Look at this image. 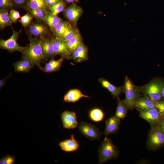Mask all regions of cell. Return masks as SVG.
I'll return each mask as SVG.
<instances>
[{
  "mask_svg": "<svg viewBox=\"0 0 164 164\" xmlns=\"http://www.w3.org/2000/svg\"><path fill=\"white\" fill-rule=\"evenodd\" d=\"M25 7L28 10L36 9L47 10L48 9L44 0H29Z\"/></svg>",
  "mask_w": 164,
  "mask_h": 164,
  "instance_id": "24",
  "label": "cell"
},
{
  "mask_svg": "<svg viewBox=\"0 0 164 164\" xmlns=\"http://www.w3.org/2000/svg\"><path fill=\"white\" fill-rule=\"evenodd\" d=\"M162 98L164 100V86L162 88L161 91Z\"/></svg>",
  "mask_w": 164,
  "mask_h": 164,
  "instance_id": "42",
  "label": "cell"
},
{
  "mask_svg": "<svg viewBox=\"0 0 164 164\" xmlns=\"http://www.w3.org/2000/svg\"><path fill=\"white\" fill-rule=\"evenodd\" d=\"M13 157L8 155L2 158L0 161V164H12L14 163Z\"/></svg>",
  "mask_w": 164,
  "mask_h": 164,
  "instance_id": "36",
  "label": "cell"
},
{
  "mask_svg": "<svg viewBox=\"0 0 164 164\" xmlns=\"http://www.w3.org/2000/svg\"><path fill=\"white\" fill-rule=\"evenodd\" d=\"M79 32L78 29L69 22L64 33L63 39L67 42L73 38Z\"/></svg>",
  "mask_w": 164,
  "mask_h": 164,
  "instance_id": "29",
  "label": "cell"
},
{
  "mask_svg": "<svg viewBox=\"0 0 164 164\" xmlns=\"http://www.w3.org/2000/svg\"><path fill=\"white\" fill-rule=\"evenodd\" d=\"M33 17L31 14L27 13L21 17L19 21L24 28H26L30 24Z\"/></svg>",
  "mask_w": 164,
  "mask_h": 164,
  "instance_id": "32",
  "label": "cell"
},
{
  "mask_svg": "<svg viewBox=\"0 0 164 164\" xmlns=\"http://www.w3.org/2000/svg\"><path fill=\"white\" fill-rule=\"evenodd\" d=\"M82 42V37L79 32L70 40L66 42L69 51L71 54Z\"/></svg>",
  "mask_w": 164,
  "mask_h": 164,
  "instance_id": "25",
  "label": "cell"
},
{
  "mask_svg": "<svg viewBox=\"0 0 164 164\" xmlns=\"http://www.w3.org/2000/svg\"><path fill=\"white\" fill-rule=\"evenodd\" d=\"M155 125L157 126L164 133V118L159 121Z\"/></svg>",
  "mask_w": 164,
  "mask_h": 164,
  "instance_id": "39",
  "label": "cell"
},
{
  "mask_svg": "<svg viewBox=\"0 0 164 164\" xmlns=\"http://www.w3.org/2000/svg\"><path fill=\"white\" fill-rule=\"evenodd\" d=\"M98 82L102 87L106 88L114 97L117 99L123 92V87H116L103 77L99 79Z\"/></svg>",
  "mask_w": 164,
  "mask_h": 164,
  "instance_id": "17",
  "label": "cell"
},
{
  "mask_svg": "<svg viewBox=\"0 0 164 164\" xmlns=\"http://www.w3.org/2000/svg\"><path fill=\"white\" fill-rule=\"evenodd\" d=\"M54 51L56 55H59L64 58L69 59L70 58V53L66 42L63 39L56 38H53Z\"/></svg>",
  "mask_w": 164,
  "mask_h": 164,
  "instance_id": "11",
  "label": "cell"
},
{
  "mask_svg": "<svg viewBox=\"0 0 164 164\" xmlns=\"http://www.w3.org/2000/svg\"><path fill=\"white\" fill-rule=\"evenodd\" d=\"M69 22L62 20L55 28L53 33L55 38L63 39V36Z\"/></svg>",
  "mask_w": 164,
  "mask_h": 164,
  "instance_id": "26",
  "label": "cell"
},
{
  "mask_svg": "<svg viewBox=\"0 0 164 164\" xmlns=\"http://www.w3.org/2000/svg\"><path fill=\"white\" fill-rule=\"evenodd\" d=\"M9 16L11 21L14 23H15L18 19L21 17L19 12L13 9L10 11Z\"/></svg>",
  "mask_w": 164,
  "mask_h": 164,
  "instance_id": "35",
  "label": "cell"
},
{
  "mask_svg": "<svg viewBox=\"0 0 164 164\" xmlns=\"http://www.w3.org/2000/svg\"><path fill=\"white\" fill-rule=\"evenodd\" d=\"M64 59L62 57L57 60H55L52 58L48 62L45 64V66L42 67L41 70L46 73L57 71L61 67Z\"/></svg>",
  "mask_w": 164,
  "mask_h": 164,
  "instance_id": "18",
  "label": "cell"
},
{
  "mask_svg": "<svg viewBox=\"0 0 164 164\" xmlns=\"http://www.w3.org/2000/svg\"><path fill=\"white\" fill-rule=\"evenodd\" d=\"M118 104L114 116L120 119H123L126 116L127 110V106L124 100L118 99Z\"/></svg>",
  "mask_w": 164,
  "mask_h": 164,
  "instance_id": "23",
  "label": "cell"
},
{
  "mask_svg": "<svg viewBox=\"0 0 164 164\" xmlns=\"http://www.w3.org/2000/svg\"><path fill=\"white\" fill-rule=\"evenodd\" d=\"M13 3L12 0H0V10H8L12 7Z\"/></svg>",
  "mask_w": 164,
  "mask_h": 164,
  "instance_id": "33",
  "label": "cell"
},
{
  "mask_svg": "<svg viewBox=\"0 0 164 164\" xmlns=\"http://www.w3.org/2000/svg\"><path fill=\"white\" fill-rule=\"evenodd\" d=\"M98 162L102 164L118 156L119 150L111 140L108 137L104 139L98 149Z\"/></svg>",
  "mask_w": 164,
  "mask_h": 164,
  "instance_id": "2",
  "label": "cell"
},
{
  "mask_svg": "<svg viewBox=\"0 0 164 164\" xmlns=\"http://www.w3.org/2000/svg\"><path fill=\"white\" fill-rule=\"evenodd\" d=\"M53 39L44 38L41 39V46L45 61L50 58L56 55L54 51Z\"/></svg>",
  "mask_w": 164,
  "mask_h": 164,
  "instance_id": "13",
  "label": "cell"
},
{
  "mask_svg": "<svg viewBox=\"0 0 164 164\" xmlns=\"http://www.w3.org/2000/svg\"><path fill=\"white\" fill-rule=\"evenodd\" d=\"M12 33L11 36L8 39L5 40L1 39L0 41V47L2 49L6 50L10 52L18 51L24 52L28 48V46L23 47L19 45L17 43L18 36L21 30L15 31L12 27Z\"/></svg>",
  "mask_w": 164,
  "mask_h": 164,
  "instance_id": "6",
  "label": "cell"
},
{
  "mask_svg": "<svg viewBox=\"0 0 164 164\" xmlns=\"http://www.w3.org/2000/svg\"><path fill=\"white\" fill-rule=\"evenodd\" d=\"M28 31L31 35L41 39L46 38L49 33L47 26L44 24L38 22L30 24Z\"/></svg>",
  "mask_w": 164,
  "mask_h": 164,
  "instance_id": "10",
  "label": "cell"
},
{
  "mask_svg": "<svg viewBox=\"0 0 164 164\" xmlns=\"http://www.w3.org/2000/svg\"><path fill=\"white\" fill-rule=\"evenodd\" d=\"M123 92L125 94L124 101L128 110L134 108L136 100L140 97V91L139 87L135 85L128 77L126 76L124 79Z\"/></svg>",
  "mask_w": 164,
  "mask_h": 164,
  "instance_id": "3",
  "label": "cell"
},
{
  "mask_svg": "<svg viewBox=\"0 0 164 164\" xmlns=\"http://www.w3.org/2000/svg\"><path fill=\"white\" fill-rule=\"evenodd\" d=\"M154 101L155 108L162 117L164 118V101L159 100Z\"/></svg>",
  "mask_w": 164,
  "mask_h": 164,
  "instance_id": "34",
  "label": "cell"
},
{
  "mask_svg": "<svg viewBox=\"0 0 164 164\" xmlns=\"http://www.w3.org/2000/svg\"><path fill=\"white\" fill-rule=\"evenodd\" d=\"M65 1L68 3H78L79 2V0H63Z\"/></svg>",
  "mask_w": 164,
  "mask_h": 164,
  "instance_id": "41",
  "label": "cell"
},
{
  "mask_svg": "<svg viewBox=\"0 0 164 164\" xmlns=\"http://www.w3.org/2000/svg\"><path fill=\"white\" fill-rule=\"evenodd\" d=\"M59 145L63 150L67 152H71L77 150L79 144L75 139L74 136L72 135L71 139L60 142Z\"/></svg>",
  "mask_w": 164,
  "mask_h": 164,
  "instance_id": "20",
  "label": "cell"
},
{
  "mask_svg": "<svg viewBox=\"0 0 164 164\" xmlns=\"http://www.w3.org/2000/svg\"><path fill=\"white\" fill-rule=\"evenodd\" d=\"M30 42L27 49L22 53V59L29 60L34 65H36L41 70L42 67L41 62L44 57L41 46V39L29 37Z\"/></svg>",
  "mask_w": 164,
  "mask_h": 164,
  "instance_id": "1",
  "label": "cell"
},
{
  "mask_svg": "<svg viewBox=\"0 0 164 164\" xmlns=\"http://www.w3.org/2000/svg\"><path fill=\"white\" fill-rule=\"evenodd\" d=\"M83 12V9L76 3H72L64 11L65 17L74 26H76Z\"/></svg>",
  "mask_w": 164,
  "mask_h": 164,
  "instance_id": "8",
  "label": "cell"
},
{
  "mask_svg": "<svg viewBox=\"0 0 164 164\" xmlns=\"http://www.w3.org/2000/svg\"><path fill=\"white\" fill-rule=\"evenodd\" d=\"M12 22L8 10H1L0 11V26L1 29L12 25Z\"/></svg>",
  "mask_w": 164,
  "mask_h": 164,
  "instance_id": "27",
  "label": "cell"
},
{
  "mask_svg": "<svg viewBox=\"0 0 164 164\" xmlns=\"http://www.w3.org/2000/svg\"><path fill=\"white\" fill-rule=\"evenodd\" d=\"M89 115L91 119L95 122L102 121L104 118V114L100 109L96 108L91 109L89 111Z\"/></svg>",
  "mask_w": 164,
  "mask_h": 164,
  "instance_id": "28",
  "label": "cell"
},
{
  "mask_svg": "<svg viewBox=\"0 0 164 164\" xmlns=\"http://www.w3.org/2000/svg\"><path fill=\"white\" fill-rule=\"evenodd\" d=\"M80 133L86 138L91 140H100L102 133L95 125L82 121L79 127Z\"/></svg>",
  "mask_w": 164,
  "mask_h": 164,
  "instance_id": "7",
  "label": "cell"
},
{
  "mask_svg": "<svg viewBox=\"0 0 164 164\" xmlns=\"http://www.w3.org/2000/svg\"><path fill=\"white\" fill-rule=\"evenodd\" d=\"M11 74H9V76L6 77L0 80V89L1 90L3 86L5 85L6 81L7 79L9 77Z\"/></svg>",
  "mask_w": 164,
  "mask_h": 164,
  "instance_id": "40",
  "label": "cell"
},
{
  "mask_svg": "<svg viewBox=\"0 0 164 164\" xmlns=\"http://www.w3.org/2000/svg\"><path fill=\"white\" fill-rule=\"evenodd\" d=\"M34 65L29 60L26 59H23L13 64L15 71L22 73L29 72Z\"/></svg>",
  "mask_w": 164,
  "mask_h": 164,
  "instance_id": "22",
  "label": "cell"
},
{
  "mask_svg": "<svg viewBox=\"0 0 164 164\" xmlns=\"http://www.w3.org/2000/svg\"><path fill=\"white\" fill-rule=\"evenodd\" d=\"M33 17L39 20H42L46 16L47 10L42 9H36L28 10Z\"/></svg>",
  "mask_w": 164,
  "mask_h": 164,
  "instance_id": "31",
  "label": "cell"
},
{
  "mask_svg": "<svg viewBox=\"0 0 164 164\" xmlns=\"http://www.w3.org/2000/svg\"><path fill=\"white\" fill-rule=\"evenodd\" d=\"M45 2L49 8L53 5L59 2H60L61 0H44Z\"/></svg>",
  "mask_w": 164,
  "mask_h": 164,
  "instance_id": "37",
  "label": "cell"
},
{
  "mask_svg": "<svg viewBox=\"0 0 164 164\" xmlns=\"http://www.w3.org/2000/svg\"><path fill=\"white\" fill-rule=\"evenodd\" d=\"M61 118L63 127L65 128L74 129L78 126L76 114L74 111H64L61 114Z\"/></svg>",
  "mask_w": 164,
  "mask_h": 164,
  "instance_id": "12",
  "label": "cell"
},
{
  "mask_svg": "<svg viewBox=\"0 0 164 164\" xmlns=\"http://www.w3.org/2000/svg\"><path fill=\"white\" fill-rule=\"evenodd\" d=\"M164 84L156 80H152L147 84L139 87L141 92L154 101L160 100L161 91Z\"/></svg>",
  "mask_w": 164,
  "mask_h": 164,
  "instance_id": "5",
  "label": "cell"
},
{
  "mask_svg": "<svg viewBox=\"0 0 164 164\" xmlns=\"http://www.w3.org/2000/svg\"><path fill=\"white\" fill-rule=\"evenodd\" d=\"M29 0H12L14 3L18 5H22L26 4Z\"/></svg>",
  "mask_w": 164,
  "mask_h": 164,
  "instance_id": "38",
  "label": "cell"
},
{
  "mask_svg": "<svg viewBox=\"0 0 164 164\" xmlns=\"http://www.w3.org/2000/svg\"><path fill=\"white\" fill-rule=\"evenodd\" d=\"M70 58L76 63H80L88 59V48L83 42L72 53Z\"/></svg>",
  "mask_w": 164,
  "mask_h": 164,
  "instance_id": "14",
  "label": "cell"
},
{
  "mask_svg": "<svg viewBox=\"0 0 164 164\" xmlns=\"http://www.w3.org/2000/svg\"><path fill=\"white\" fill-rule=\"evenodd\" d=\"M62 20L57 15L48 11L46 16L42 21L49 26L53 33L56 26Z\"/></svg>",
  "mask_w": 164,
  "mask_h": 164,
  "instance_id": "21",
  "label": "cell"
},
{
  "mask_svg": "<svg viewBox=\"0 0 164 164\" xmlns=\"http://www.w3.org/2000/svg\"><path fill=\"white\" fill-rule=\"evenodd\" d=\"M134 108L138 111L146 110L155 108V101L151 98L144 95L139 97L136 101Z\"/></svg>",
  "mask_w": 164,
  "mask_h": 164,
  "instance_id": "16",
  "label": "cell"
},
{
  "mask_svg": "<svg viewBox=\"0 0 164 164\" xmlns=\"http://www.w3.org/2000/svg\"><path fill=\"white\" fill-rule=\"evenodd\" d=\"M139 116L151 125H155L163 119L156 108L146 110L139 111Z\"/></svg>",
  "mask_w": 164,
  "mask_h": 164,
  "instance_id": "9",
  "label": "cell"
},
{
  "mask_svg": "<svg viewBox=\"0 0 164 164\" xmlns=\"http://www.w3.org/2000/svg\"><path fill=\"white\" fill-rule=\"evenodd\" d=\"M120 119L114 116H111L105 121V128L104 134L107 136L115 133L119 130L120 124Z\"/></svg>",
  "mask_w": 164,
  "mask_h": 164,
  "instance_id": "15",
  "label": "cell"
},
{
  "mask_svg": "<svg viewBox=\"0 0 164 164\" xmlns=\"http://www.w3.org/2000/svg\"><path fill=\"white\" fill-rule=\"evenodd\" d=\"M83 97L88 98L89 96L84 94L80 90L74 89L68 91L65 95L63 100L66 102L74 103Z\"/></svg>",
  "mask_w": 164,
  "mask_h": 164,
  "instance_id": "19",
  "label": "cell"
},
{
  "mask_svg": "<svg viewBox=\"0 0 164 164\" xmlns=\"http://www.w3.org/2000/svg\"><path fill=\"white\" fill-rule=\"evenodd\" d=\"M66 5L63 0H61L56 4L50 6L49 9L50 12L54 15H57L64 11Z\"/></svg>",
  "mask_w": 164,
  "mask_h": 164,
  "instance_id": "30",
  "label": "cell"
},
{
  "mask_svg": "<svg viewBox=\"0 0 164 164\" xmlns=\"http://www.w3.org/2000/svg\"><path fill=\"white\" fill-rule=\"evenodd\" d=\"M149 150H157L164 146V133L156 125H151L146 143Z\"/></svg>",
  "mask_w": 164,
  "mask_h": 164,
  "instance_id": "4",
  "label": "cell"
}]
</instances>
